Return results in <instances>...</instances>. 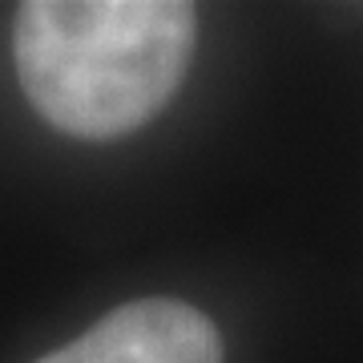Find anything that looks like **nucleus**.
I'll return each instance as SVG.
<instances>
[{"label": "nucleus", "instance_id": "f257e3e1", "mask_svg": "<svg viewBox=\"0 0 363 363\" xmlns=\"http://www.w3.org/2000/svg\"><path fill=\"white\" fill-rule=\"evenodd\" d=\"M194 40L198 9L182 0H28L13 21V61L52 130L109 142L166 109Z\"/></svg>", "mask_w": 363, "mask_h": 363}, {"label": "nucleus", "instance_id": "f03ea898", "mask_svg": "<svg viewBox=\"0 0 363 363\" xmlns=\"http://www.w3.org/2000/svg\"><path fill=\"white\" fill-rule=\"evenodd\" d=\"M37 363H222V335L178 298H133Z\"/></svg>", "mask_w": 363, "mask_h": 363}]
</instances>
